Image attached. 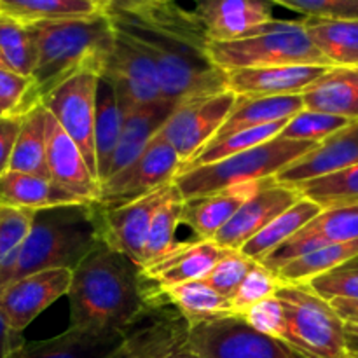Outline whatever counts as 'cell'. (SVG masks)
Masks as SVG:
<instances>
[{"instance_id":"obj_1","label":"cell","mask_w":358,"mask_h":358,"mask_svg":"<svg viewBox=\"0 0 358 358\" xmlns=\"http://www.w3.org/2000/svg\"><path fill=\"white\" fill-rule=\"evenodd\" d=\"M114 28L136 42L156 65L164 100H185L226 90V72L208 56L205 30L192 10L154 0L131 13H107Z\"/></svg>"},{"instance_id":"obj_2","label":"cell","mask_w":358,"mask_h":358,"mask_svg":"<svg viewBox=\"0 0 358 358\" xmlns=\"http://www.w3.org/2000/svg\"><path fill=\"white\" fill-rule=\"evenodd\" d=\"M66 297L70 327L86 331L124 332L156 306L142 266L105 240L73 269Z\"/></svg>"},{"instance_id":"obj_3","label":"cell","mask_w":358,"mask_h":358,"mask_svg":"<svg viewBox=\"0 0 358 358\" xmlns=\"http://www.w3.org/2000/svg\"><path fill=\"white\" fill-rule=\"evenodd\" d=\"M37 49L30 90L16 115L42 103L49 93L83 72L103 73L115 42V28L107 13L86 17L27 23Z\"/></svg>"},{"instance_id":"obj_4","label":"cell","mask_w":358,"mask_h":358,"mask_svg":"<svg viewBox=\"0 0 358 358\" xmlns=\"http://www.w3.org/2000/svg\"><path fill=\"white\" fill-rule=\"evenodd\" d=\"M103 240L101 208L96 203L37 210L23 243L0 262V294L17 280L49 269H76Z\"/></svg>"},{"instance_id":"obj_5","label":"cell","mask_w":358,"mask_h":358,"mask_svg":"<svg viewBox=\"0 0 358 358\" xmlns=\"http://www.w3.org/2000/svg\"><path fill=\"white\" fill-rule=\"evenodd\" d=\"M318 143L276 138L217 163L180 170L173 184L185 199L212 194L247 182L271 180Z\"/></svg>"},{"instance_id":"obj_6","label":"cell","mask_w":358,"mask_h":358,"mask_svg":"<svg viewBox=\"0 0 358 358\" xmlns=\"http://www.w3.org/2000/svg\"><path fill=\"white\" fill-rule=\"evenodd\" d=\"M208 56L224 72L276 65L331 66L306 34L303 20H273L233 42H210Z\"/></svg>"},{"instance_id":"obj_7","label":"cell","mask_w":358,"mask_h":358,"mask_svg":"<svg viewBox=\"0 0 358 358\" xmlns=\"http://www.w3.org/2000/svg\"><path fill=\"white\" fill-rule=\"evenodd\" d=\"M275 296L285 311L283 341L310 358H350L345 320L332 303L322 299L306 283H280Z\"/></svg>"},{"instance_id":"obj_8","label":"cell","mask_w":358,"mask_h":358,"mask_svg":"<svg viewBox=\"0 0 358 358\" xmlns=\"http://www.w3.org/2000/svg\"><path fill=\"white\" fill-rule=\"evenodd\" d=\"M198 358H310L280 338L252 327L243 315H224L189 327Z\"/></svg>"},{"instance_id":"obj_9","label":"cell","mask_w":358,"mask_h":358,"mask_svg":"<svg viewBox=\"0 0 358 358\" xmlns=\"http://www.w3.org/2000/svg\"><path fill=\"white\" fill-rule=\"evenodd\" d=\"M182 166L177 150L159 135L133 163L101 184L96 205L103 210L136 201L175 180Z\"/></svg>"},{"instance_id":"obj_10","label":"cell","mask_w":358,"mask_h":358,"mask_svg":"<svg viewBox=\"0 0 358 358\" xmlns=\"http://www.w3.org/2000/svg\"><path fill=\"white\" fill-rule=\"evenodd\" d=\"M234 103L236 94L231 91L182 101L157 135L177 150L182 164L189 163L212 142Z\"/></svg>"},{"instance_id":"obj_11","label":"cell","mask_w":358,"mask_h":358,"mask_svg":"<svg viewBox=\"0 0 358 358\" xmlns=\"http://www.w3.org/2000/svg\"><path fill=\"white\" fill-rule=\"evenodd\" d=\"M101 77L114 87L122 117L163 100L159 73L150 56L133 38L117 30Z\"/></svg>"},{"instance_id":"obj_12","label":"cell","mask_w":358,"mask_h":358,"mask_svg":"<svg viewBox=\"0 0 358 358\" xmlns=\"http://www.w3.org/2000/svg\"><path fill=\"white\" fill-rule=\"evenodd\" d=\"M100 77L94 72H83L70 77L42 100V105L58 121L63 131L79 145L84 159L98 178L94 121Z\"/></svg>"},{"instance_id":"obj_13","label":"cell","mask_w":358,"mask_h":358,"mask_svg":"<svg viewBox=\"0 0 358 358\" xmlns=\"http://www.w3.org/2000/svg\"><path fill=\"white\" fill-rule=\"evenodd\" d=\"M227 252L229 248H224L215 240H192L175 245L163 257L142 268L152 303H164L161 292L170 287L205 280Z\"/></svg>"},{"instance_id":"obj_14","label":"cell","mask_w":358,"mask_h":358,"mask_svg":"<svg viewBox=\"0 0 358 358\" xmlns=\"http://www.w3.org/2000/svg\"><path fill=\"white\" fill-rule=\"evenodd\" d=\"M72 269H49L10 283L0 294V315L10 331L21 332L59 297L66 296Z\"/></svg>"},{"instance_id":"obj_15","label":"cell","mask_w":358,"mask_h":358,"mask_svg":"<svg viewBox=\"0 0 358 358\" xmlns=\"http://www.w3.org/2000/svg\"><path fill=\"white\" fill-rule=\"evenodd\" d=\"M353 240H358V205L322 210L299 233L294 234L273 254L262 259L261 264L275 273L287 262L308 252L317 250L325 245L345 243V241Z\"/></svg>"},{"instance_id":"obj_16","label":"cell","mask_w":358,"mask_h":358,"mask_svg":"<svg viewBox=\"0 0 358 358\" xmlns=\"http://www.w3.org/2000/svg\"><path fill=\"white\" fill-rule=\"evenodd\" d=\"M303 196L296 187L266 182L250 199L243 203L236 215L217 233L215 241L229 250H241L247 241L261 233L269 222L282 215L285 210L296 205Z\"/></svg>"},{"instance_id":"obj_17","label":"cell","mask_w":358,"mask_h":358,"mask_svg":"<svg viewBox=\"0 0 358 358\" xmlns=\"http://www.w3.org/2000/svg\"><path fill=\"white\" fill-rule=\"evenodd\" d=\"M273 6L271 0H201L192 14L210 42H233L275 20Z\"/></svg>"},{"instance_id":"obj_18","label":"cell","mask_w":358,"mask_h":358,"mask_svg":"<svg viewBox=\"0 0 358 358\" xmlns=\"http://www.w3.org/2000/svg\"><path fill=\"white\" fill-rule=\"evenodd\" d=\"M45 140H48V168L51 180L79 198L80 201L96 203L101 187L100 180L91 171L79 145L63 131L49 110Z\"/></svg>"},{"instance_id":"obj_19","label":"cell","mask_w":358,"mask_h":358,"mask_svg":"<svg viewBox=\"0 0 358 358\" xmlns=\"http://www.w3.org/2000/svg\"><path fill=\"white\" fill-rule=\"evenodd\" d=\"M173 184V182H171ZM171 184L161 187L136 201L112 210L101 208V222H103V240L115 250L129 255L133 261L142 266L143 247L154 215L164 198L170 192Z\"/></svg>"},{"instance_id":"obj_20","label":"cell","mask_w":358,"mask_h":358,"mask_svg":"<svg viewBox=\"0 0 358 358\" xmlns=\"http://www.w3.org/2000/svg\"><path fill=\"white\" fill-rule=\"evenodd\" d=\"M358 164V121H352L346 128L318 143L313 150L304 154L275 177L278 184L297 185L313 178L336 173Z\"/></svg>"},{"instance_id":"obj_21","label":"cell","mask_w":358,"mask_h":358,"mask_svg":"<svg viewBox=\"0 0 358 358\" xmlns=\"http://www.w3.org/2000/svg\"><path fill=\"white\" fill-rule=\"evenodd\" d=\"M331 66L276 65L226 72V90L236 96H287L303 94Z\"/></svg>"},{"instance_id":"obj_22","label":"cell","mask_w":358,"mask_h":358,"mask_svg":"<svg viewBox=\"0 0 358 358\" xmlns=\"http://www.w3.org/2000/svg\"><path fill=\"white\" fill-rule=\"evenodd\" d=\"M266 182L269 180L247 182L212 194L185 199L182 224L196 234V240H215L217 233L236 215L243 203L250 199Z\"/></svg>"},{"instance_id":"obj_23","label":"cell","mask_w":358,"mask_h":358,"mask_svg":"<svg viewBox=\"0 0 358 358\" xmlns=\"http://www.w3.org/2000/svg\"><path fill=\"white\" fill-rule=\"evenodd\" d=\"M124 332L69 327L63 334L55 338L23 343L10 353L9 358H108L121 345Z\"/></svg>"},{"instance_id":"obj_24","label":"cell","mask_w":358,"mask_h":358,"mask_svg":"<svg viewBox=\"0 0 358 358\" xmlns=\"http://www.w3.org/2000/svg\"><path fill=\"white\" fill-rule=\"evenodd\" d=\"M177 105L178 103L163 98V100L154 101V103L145 105V107L126 115L117 147L108 161L101 184L114 173L121 171L122 168L128 166L129 163H133L149 147V143L159 133L168 117L173 114Z\"/></svg>"},{"instance_id":"obj_25","label":"cell","mask_w":358,"mask_h":358,"mask_svg":"<svg viewBox=\"0 0 358 358\" xmlns=\"http://www.w3.org/2000/svg\"><path fill=\"white\" fill-rule=\"evenodd\" d=\"M301 96L308 110L358 121V66H331Z\"/></svg>"},{"instance_id":"obj_26","label":"cell","mask_w":358,"mask_h":358,"mask_svg":"<svg viewBox=\"0 0 358 358\" xmlns=\"http://www.w3.org/2000/svg\"><path fill=\"white\" fill-rule=\"evenodd\" d=\"M304 110V101L301 94L287 96H236L233 110L227 115L224 124L213 136V140H222L234 133L245 129L261 128L273 122L287 121Z\"/></svg>"},{"instance_id":"obj_27","label":"cell","mask_w":358,"mask_h":358,"mask_svg":"<svg viewBox=\"0 0 358 358\" xmlns=\"http://www.w3.org/2000/svg\"><path fill=\"white\" fill-rule=\"evenodd\" d=\"M84 203L51 178L23 171H6L0 177V206L24 210H44L51 206Z\"/></svg>"},{"instance_id":"obj_28","label":"cell","mask_w":358,"mask_h":358,"mask_svg":"<svg viewBox=\"0 0 358 358\" xmlns=\"http://www.w3.org/2000/svg\"><path fill=\"white\" fill-rule=\"evenodd\" d=\"M306 34L331 66H358V20L304 17Z\"/></svg>"},{"instance_id":"obj_29","label":"cell","mask_w":358,"mask_h":358,"mask_svg":"<svg viewBox=\"0 0 358 358\" xmlns=\"http://www.w3.org/2000/svg\"><path fill=\"white\" fill-rule=\"evenodd\" d=\"M45 126H48V108L42 103L35 105L21 115V128L10 157V171H23V173L51 178L48 168Z\"/></svg>"},{"instance_id":"obj_30","label":"cell","mask_w":358,"mask_h":358,"mask_svg":"<svg viewBox=\"0 0 358 358\" xmlns=\"http://www.w3.org/2000/svg\"><path fill=\"white\" fill-rule=\"evenodd\" d=\"M322 212L320 206L308 198H301L299 201L289 210L276 217L273 222H269L259 234H255L250 241L243 245L241 252L248 255L254 261L261 262L269 254L276 250L280 245L299 233L310 220H313Z\"/></svg>"},{"instance_id":"obj_31","label":"cell","mask_w":358,"mask_h":358,"mask_svg":"<svg viewBox=\"0 0 358 358\" xmlns=\"http://www.w3.org/2000/svg\"><path fill=\"white\" fill-rule=\"evenodd\" d=\"M161 301L180 311L189 325L233 313L229 297L217 292L203 280L170 287L161 292Z\"/></svg>"},{"instance_id":"obj_32","label":"cell","mask_w":358,"mask_h":358,"mask_svg":"<svg viewBox=\"0 0 358 358\" xmlns=\"http://www.w3.org/2000/svg\"><path fill=\"white\" fill-rule=\"evenodd\" d=\"M124 117L119 108L117 96L107 79L100 77L96 94V121H94V147H96L98 180L101 184L107 164L117 147Z\"/></svg>"},{"instance_id":"obj_33","label":"cell","mask_w":358,"mask_h":358,"mask_svg":"<svg viewBox=\"0 0 358 358\" xmlns=\"http://www.w3.org/2000/svg\"><path fill=\"white\" fill-rule=\"evenodd\" d=\"M355 255H358V240L325 245L287 262L285 266L276 269L275 275L280 283H306L308 280L327 273L329 269L350 261Z\"/></svg>"},{"instance_id":"obj_34","label":"cell","mask_w":358,"mask_h":358,"mask_svg":"<svg viewBox=\"0 0 358 358\" xmlns=\"http://www.w3.org/2000/svg\"><path fill=\"white\" fill-rule=\"evenodd\" d=\"M185 198L180 194L177 185L171 184L170 192L157 208L154 215L152 224H150L149 234H147L145 247H143L142 255V268L149 266L150 262L163 257L166 252L177 245L175 241V233L177 227L182 224V212H184Z\"/></svg>"},{"instance_id":"obj_35","label":"cell","mask_w":358,"mask_h":358,"mask_svg":"<svg viewBox=\"0 0 358 358\" xmlns=\"http://www.w3.org/2000/svg\"><path fill=\"white\" fill-rule=\"evenodd\" d=\"M2 13L21 23L86 17L101 13L100 7L87 0H0Z\"/></svg>"},{"instance_id":"obj_36","label":"cell","mask_w":358,"mask_h":358,"mask_svg":"<svg viewBox=\"0 0 358 358\" xmlns=\"http://www.w3.org/2000/svg\"><path fill=\"white\" fill-rule=\"evenodd\" d=\"M296 189L303 198L317 203L322 210L358 205V164L308 180Z\"/></svg>"},{"instance_id":"obj_37","label":"cell","mask_w":358,"mask_h":358,"mask_svg":"<svg viewBox=\"0 0 358 358\" xmlns=\"http://www.w3.org/2000/svg\"><path fill=\"white\" fill-rule=\"evenodd\" d=\"M0 52L7 70L31 79L37 49L27 23L0 13Z\"/></svg>"},{"instance_id":"obj_38","label":"cell","mask_w":358,"mask_h":358,"mask_svg":"<svg viewBox=\"0 0 358 358\" xmlns=\"http://www.w3.org/2000/svg\"><path fill=\"white\" fill-rule=\"evenodd\" d=\"M289 121L290 119H287V121L273 122V124L261 126V128L245 129V131L234 133V135L222 140H212L198 156L192 157L189 163L182 164L180 170H189V168H198L205 166V164L217 163V161H222L226 157L234 156V154L245 152V150L252 149V147H257L261 143L269 142V140L276 138L280 135V131L285 128V124Z\"/></svg>"},{"instance_id":"obj_39","label":"cell","mask_w":358,"mask_h":358,"mask_svg":"<svg viewBox=\"0 0 358 358\" xmlns=\"http://www.w3.org/2000/svg\"><path fill=\"white\" fill-rule=\"evenodd\" d=\"M352 121L338 117V115L324 114V112L315 110H301L299 114L294 115L285 128L280 131V138L287 140H299V142H313L320 143L325 138L338 133L339 129L346 128Z\"/></svg>"},{"instance_id":"obj_40","label":"cell","mask_w":358,"mask_h":358,"mask_svg":"<svg viewBox=\"0 0 358 358\" xmlns=\"http://www.w3.org/2000/svg\"><path fill=\"white\" fill-rule=\"evenodd\" d=\"M306 285L329 303L334 299L358 301V255L308 280Z\"/></svg>"},{"instance_id":"obj_41","label":"cell","mask_w":358,"mask_h":358,"mask_svg":"<svg viewBox=\"0 0 358 358\" xmlns=\"http://www.w3.org/2000/svg\"><path fill=\"white\" fill-rule=\"evenodd\" d=\"M280 282L276 278L275 273L271 269L266 268L264 264L257 262L248 273L247 278L241 282L236 292L231 296V308H233L234 315H243L255 306L261 301L268 299V297L275 296L276 289H278Z\"/></svg>"},{"instance_id":"obj_42","label":"cell","mask_w":358,"mask_h":358,"mask_svg":"<svg viewBox=\"0 0 358 358\" xmlns=\"http://www.w3.org/2000/svg\"><path fill=\"white\" fill-rule=\"evenodd\" d=\"M255 264H257V261L245 255L241 250H229L217 262L215 268L208 273V276L203 282L208 283L217 292L231 299V296L236 292L238 287L247 278V275Z\"/></svg>"},{"instance_id":"obj_43","label":"cell","mask_w":358,"mask_h":358,"mask_svg":"<svg viewBox=\"0 0 358 358\" xmlns=\"http://www.w3.org/2000/svg\"><path fill=\"white\" fill-rule=\"evenodd\" d=\"M34 210L0 206V262L6 261L28 236Z\"/></svg>"},{"instance_id":"obj_44","label":"cell","mask_w":358,"mask_h":358,"mask_svg":"<svg viewBox=\"0 0 358 358\" xmlns=\"http://www.w3.org/2000/svg\"><path fill=\"white\" fill-rule=\"evenodd\" d=\"M278 6L318 20H358V0H273Z\"/></svg>"},{"instance_id":"obj_45","label":"cell","mask_w":358,"mask_h":358,"mask_svg":"<svg viewBox=\"0 0 358 358\" xmlns=\"http://www.w3.org/2000/svg\"><path fill=\"white\" fill-rule=\"evenodd\" d=\"M243 317L257 331L282 339L283 329H285V311H283L282 301L276 296L268 297L252 306L247 313H243Z\"/></svg>"},{"instance_id":"obj_46","label":"cell","mask_w":358,"mask_h":358,"mask_svg":"<svg viewBox=\"0 0 358 358\" xmlns=\"http://www.w3.org/2000/svg\"><path fill=\"white\" fill-rule=\"evenodd\" d=\"M31 80L28 77L14 73L7 69H0V110L3 114H17L24 94L30 90Z\"/></svg>"},{"instance_id":"obj_47","label":"cell","mask_w":358,"mask_h":358,"mask_svg":"<svg viewBox=\"0 0 358 358\" xmlns=\"http://www.w3.org/2000/svg\"><path fill=\"white\" fill-rule=\"evenodd\" d=\"M21 128V115L7 114L0 117V177L9 171L10 157Z\"/></svg>"},{"instance_id":"obj_48","label":"cell","mask_w":358,"mask_h":358,"mask_svg":"<svg viewBox=\"0 0 358 358\" xmlns=\"http://www.w3.org/2000/svg\"><path fill=\"white\" fill-rule=\"evenodd\" d=\"M23 339L21 334L10 331L9 325L6 324V320L0 315V358H9L10 353L17 348V346L23 345Z\"/></svg>"},{"instance_id":"obj_49","label":"cell","mask_w":358,"mask_h":358,"mask_svg":"<svg viewBox=\"0 0 358 358\" xmlns=\"http://www.w3.org/2000/svg\"><path fill=\"white\" fill-rule=\"evenodd\" d=\"M154 0H100L103 13H131L149 6Z\"/></svg>"},{"instance_id":"obj_50","label":"cell","mask_w":358,"mask_h":358,"mask_svg":"<svg viewBox=\"0 0 358 358\" xmlns=\"http://www.w3.org/2000/svg\"><path fill=\"white\" fill-rule=\"evenodd\" d=\"M334 310L338 311L339 317L345 322H353L358 324V301L352 299H334L331 301Z\"/></svg>"},{"instance_id":"obj_51","label":"cell","mask_w":358,"mask_h":358,"mask_svg":"<svg viewBox=\"0 0 358 358\" xmlns=\"http://www.w3.org/2000/svg\"><path fill=\"white\" fill-rule=\"evenodd\" d=\"M345 339L346 353L350 358H358V324L345 322Z\"/></svg>"},{"instance_id":"obj_52","label":"cell","mask_w":358,"mask_h":358,"mask_svg":"<svg viewBox=\"0 0 358 358\" xmlns=\"http://www.w3.org/2000/svg\"><path fill=\"white\" fill-rule=\"evenodd\" d=\"M164 358H198V355L192 352L191 346H189V343H187V345L180 346V348L175 350L173 353H170V355L164 357Z\"/></svg>"},{"instance_id":"obj_53","label":"cell","mask_w":358,"mask_h":358,"mask_svg":"<svg viewBox=\"0 0 358 358\" xmlns=\"http://www.w3.org/2000/svg\"><path fill=\"white\" fill-rule=\"evenodd\" d=\"M0 69H7L6 63H3V58H2V52H0Z\"/></svg>"},{"instance_id":"obj_54","label":"cell","mask_w":358,"mask_h":358,"mask_svg":"<svg viewBox=\"0 0 358 358\" xmlns=\"http://www.w3.org/2000/svg\"><path fill=\"white\" fill-rule=\"evenodd\" d=\"M87 2H93V3H96L98 7H100V0H87ZM100 9H101V7H100Z\"/></svg>"},{"instance_id":"obj_55","label":"cell","mask_w":358,"mask_h":358,"mask_svg":"<svg viewBox=\"0 0 358 358\" xmlns=\"http://www.w3.org/2000/svg\"><path fill=\"white\" fill-rule=\"evenodd\" d=\"M164 2H175V3H177L178 0H164ZM194 2H201V0H194Z\"/></svg>"},{"instance_id":"obj_56","label":"cell","mask_w":358,"mask_h":358,"mask_svg":"<svg viewBox=\"0 0 358 358\" xmlns=\"http://www.w3.org/2000/svg\"><path fill=\"white\" fill-rule=\"evenodd\" d=\"M2 115H6V114H3V112H2V110H0V117H2Z\"/></svg>"},{"instance_id":"obj_57","label":"cell","mask_w":358,"mask_h":358,"mask_svg":"<svg viewBox=\"0 0 358 358\" xmlns=\"http://www.w3.org/2000/svg\"><path fill=\"white\" fill-rule=\"evenodd\" d=\"M0 13H2V6H0Z\"/></svg>"},{"instance_id":"obj_58","label":"cell","mask_w":358,"mask_h":358,"mask_svg":"<svg viewBox=\"0 0 358 358\" xmlns=\"http://www.w3.org/2000/svg\"><path fill=\"white\" fill-rule=\"evenodd\" d=\"M271 2H273V0H271ZM273 3H275V2H273Z\"/></svg>"}]
</instances>
